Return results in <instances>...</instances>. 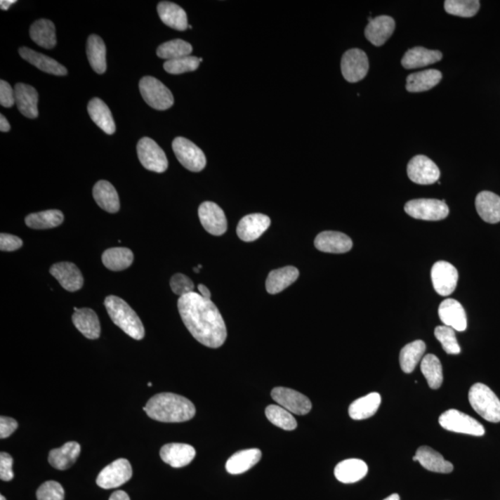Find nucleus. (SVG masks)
<instances>
[{"label":"nucleus","instance_id":"nucleus-57","mask_svg":"<svg viewBox=\"0 0 500 500\" xmlns=\"http://www.w3.org/2000/svg\"><path fill=\"white\" fill-rule=\"evenodd\" d=\"M16 2L15 0H2V1H0V8H1L2 11H8L11 6Z\"/></svg>","mask_w":500,"mask_h":500},{"label":"nucleus","instance_id":"nucleus-53","mask_svg":"<svg viewBox=\"0 0 500 500\" xmlns=\"http://www.w3.org/2000/svg\"><path fill=\"white\" fill-rule=\"evenodd\" d=\"M17 428H18V423L14 419L5 416L0 418V438L10 437Z\"/></svg>","mask_w":500,"mask_h":500},{"label":"nucleus","instance_id":"nucleus-22","mask_svg":"<svg viewBox=\"0 0 500 500\" xmlns=\"http://www.w3.org/2000/svg\"><path fill=\"white\" fill-rule=\"evenodd\" d=\"M74 327L86 338L98 339L100 336L101 327L97 313L88 308L77 309L74 308V313L72 317Z\"/></svg>","mask_w":500,"mask_h":500},{"label":"nucleus","instance_id":"nucleus-61","mask_svg":"<svg viewBox=\"0 0 500 500\" xmlns=\"http://www.w3.org/2000/svg\"><path fill=\"white\" fill-rule=\"evenodd\" d=\"M147 386H150H150H152V383H147Z\"/></svg>","mask_w":500,"mask_h":500},{"label":"nucleus","instance_id":"nucleus-13","mask_svg":"<svg viewBox=\"0 0 500 500\" xmlns=\"http://www.w3.org/2000/svg\"><path fill=\"white\" fill-rule=\"evenodd\" d=\"M409 178L418 185H433L438 181L440 171L438 165L426 156L418 155L411 159L408 168Z\"/></svg>","mask_w":500,"mask_h":500},{"label":"nucleus","instance_id":"nucleus-23","mask_svg":"<svg viewBox=\"0 0 500 500\" xmlns=\"http://www.w3.org/2000/svg\"><path fill=\"white\" fill-rule=\"evenodd\" d=\"M15 92V103L17 107L25 117L36 119L39 116V93L33 86L25 84H17L14 87Z\"/></svg>","mask_w":500,"mask_h":500},{"label":"nucleus","instance_id":"nucleus-43","mask_svg":"<svg viewBox=\"0 0 500 500\" xmlns=\"http://www.w3.org/2000/svg\"><path fill=\"white\" fill-rule=\"evenodd\" d=\"M192 51L193 48L190 44L182 39H174L162 44L157 49V55L161 59L171 60L188 57L192 53Z\"/></svg>","mask_w":500,"mask_h":500},{"label":"nucleus","instance_id":"nucleus-52","mask_svg":"<svg viewBox=\"0 0 500 500\" xmlns=\"http://www.w3.org/2000/svg\"><path fill=\"white\" fill-rule=\"evenodd\" d=\"M22 240L15 235L8 234H1L0 235V249L2 251H15L21 249Z\"/></svg>","mask_w":500,"mask_h":500},{"label":"nucleus","instance_id":"nucleus-58","mask_svg":"<svg viewBox=\"0 0 500 500\" xmlns=\"http://www.w3.org/2000/svg\"><path fill=\"white\" fill-rule=\"evenodd\" d=\"M383 500H400V498L397 494H392V495L388 496V498Z\"/></svg>","mask_w":500,"mask_h":500},{"label":"nucleus","instance_id":"nucleus-62","mask_svg":"<svg viewBox=\"0 0 500 500\" xmlns=\"http://www.w3.org/2000/svg\"><path fill=\"white\" fill-rule=\"evenodd\" d=\"M203 60L202 58H199V62L202 63Z\"/></svg>","mask_w":500,"mask_h":500},{"label":"nucleus","instance_id":"nucleus-16","mask_svg":"<svg viewBox=\"0 0 500 500\" xmlns=\"http://www.w3.org/2000/svg\"><path fill=\"white\" fill-rule=\"evenodd\" d=\"M271 225V219L267 215L255 213L246 215L238 223V237L244 242L257 240Z\"/></svg>","mask_w":500,"mask_h":500},{"label":"nucleus","instance_id":"nucleus-39","mask_svg":"<svg viewBox=\"0 0 500 500\" xmlns=\"http://www.w3.org/2000/svg\"><path fill=\"white\" fill-rule=\"evenodd\" d=\"M133 254L126 248L107 249L103 254V263L106 268L113 272L124 271L132 265Z\"/></svg>","mask_w":500,"mask_h":500},{"label":"nucleus","instance_id":"nucleus-41","mask_svg":"<svg viewBox=\"0 0 500 500\" xmlns=\"http://www.w3.org/2000/svg\"><path fill=\"white\" fill-rule=\"evenodd\" d=\"M426 343L421 341V340H416V341L409 343L401 350L400 362V367L404 373L411 374L415 370L418 363L420 362L421 357L426 353Z\"/></svg>","mask_w":500,"mask_h":500},{"label":"nucleus","instance_id":"nucleus-24","mask_svg":"<svg viewBox=\"0 0 500 500\" xmlns=\"http://www.w3.org/2000/svg\"><path fill=\"white\" fill-rule=\"evenodd\" d=\"M19 54L26 62L36 66L40 71L46 72V74L64 77L68 72L65 67L52 59V58L39 53V52L26 48V46H22L19 49Z\"/></svg>","mask_w":500,"mask_h":500},{"label":"nucleus","instance_id":"nucleus-32","mask_svg":"<svg viewBox=\"0 0 500 500\" xmlns=\"http://www.w3.org/2000/svg\"><path fill=\"white\" fill-rule=\"evenodd\" d=\"M87 112L92 121L105 133L107 135H113L115 133L116 125L112 112L100 98H95L90 100L87 106Z\"/></svg>","mask_w":500,"mask_h":500},{"label":"nucleus","instance_id":"nucleus-3","mask_svg":"<svg viewBox=\"0 0 500 500\" xmlns=\"http://www.w3.org/2000/svg\"><path fill=\"white\" fill-rule=\"evenodd\" d=\"M104 304L115 325L133 339L144 338L145 328L140 318L124 299L116 296H109L105 298Z\"/></svg>","mask_w":500,"mask_h":500},{"label":"nucleus","instance_id":"nucleus-35","mask_svg":"<svg viewBox=\"0 0 500 500\" xmlns=\"http://www.w3.org/2000/svg\"><path fill=\"white\" fill-rule=\"evenodd\" d=\"M30 37L34 43L46 49L54 48L57 45L56 28L49 20L34 22L30 28Z\"/></svg>","mask_w":500,"mask_h":500},{"label":"nucleus","instance_id":"nucleus-47","mask_svg":"<svg viewBox=\"0 0 500 500\" xmlns=\"http://www.w3.org/2000/svg\"><path fill=\"white\" fill-rule=\"evenodd\" d=\"M199 58L188 56L179 58V59L166 60L164 68L168 74H185V72L196 71L199 68Z\"/></svg>","mask_w":500,"mask_h":500},{"label":"nucleus","instance_id":"nucleus-4","mask_svg":"<svg viewBox=\"0 0 500 500\" xmlns=\"http://www.w3.org/2000/svg\"><path fill=\"white\" fill-rule=\"evenodd\" d=\"M469 401L480 416L490 423H499L500 400L487 386L475 383L469 391Z\"/></svg>","mask_w":500,"mask_h":500},{"label":"nucleus","instance_id":"nucleus-21","mask_svg":"<svg viewBox=\"0 0 500 500\" xmlns=\"http://www.w3.org/2000/svg\"><path fill=\"white\" fill-rule=\"evenodd\" d=\"M395 21L392 17L379 16L369 19L367 27L365 29V37L373 45L383 46L393 34Z\"/></svg>","mask_w":500,"mask_h":500},{"label":"nucleus","instance_id":"nucleus-51","mask_svg":"<svg viewBox=\"0 0 500 500\" xmlns=\"http://www.w3.org/2000/svg\"><path fill=\"white\" fill-rule=\"evenodd\" d=\"M0 104L5 107H11L15 104V92L4 80L0 81Z\"/></svg>","mask_w":500,"mask_h":500},{"label":"nucleus","instance_id":"nucleus-5","mask_svg":"<svg viewBox=\"0 0 500 500\" xmlns=\"http://www.w3.org/2000/svg\"><path fill=\"white\" fill-rule=\"evenodd\" d=\"M142 98L148 106L159 110L170 109L174 103L173 94L161 81L152 77H145L139 82Z\"/></svg>","mask_w":500,"mask_h":500},{"label":"nucleus","instance_id":"nucleus-49","mask_svg":"<svg viewBox=\"0 0 500 500\" xmlns=\"http://www.w3.org/2000/svg\"><path fill=\"white\" fill-rule=\"evenodd\" d=\"M170 286L173 292L180 298L183 296L188 295L189 293L194 292V283L191 279L183 273H176L170 281Z\"/></svg>","mask_w":500,"mask_h":500},{"label":"nucleus","instance_id":"nucleus-18","mask_svg":"<svg viewBox=\"0 0 500 500\" xmlns=\"http://www.w3.org/2000/svg\"><path fill=\"white\" fill-rule=\"evenodd\" d=\"M438 315L446 327H452L455 331L463 332L467 329V317L464 308L455 299L444 301L439 306Z\"/></svg>","mask_w":500,"mask_h":500},{"label":"nucleus","instance_id":"nucleus-31","mask_svg":"<svg viewBox=\"0 0 500 500\" xmlns=\"http://www.w3.org/2000/svg\"><path fill=\"white\" fill-rule=\"evenodd\" d=\"M93 197L97 204L110 213H116L120 209L117 191L110 182L98 181L93 188Z\"/></svg>","mask_w":500,"mask_h":500},{"label":"nucleus","instance_id":"nucleus-19","mask_svg":"<svg viewBox=\"0 0 500 500\" xmlns=\"http://www.w3.org/2000/svg\"><path fill=\"white\" fill-rule=\"evenodd\" d=\"M314 245L320 251L341 254L350 251L353 243L350 237L342 232L325 231L317 235Z\"/></svg>","mask_w":500,"mask_h":500},{"label":"nucleus","instance_id":"nucleus-48","mask_svg":"<svg viewBox=\"0 0 500 500\" xmlns=\"http://www.w3.org/2000/svg\"><path fill=\"white\" fill-rule=\"evenodd\" d=\"M39 500H64L63 485L56 481H46L37 491Z\"/></svg>","mask_w":500,"mask_h":500},{"label":"nucleus","instance_id":"nucleus-46","mask_svg":"<svg viewBox=\"0 0 500 500\" xmlns=\"http://www.w3.org/2000/svg\"><path fill=\"white\" fill-rule=\"evenodd\" d=\"M435 336L441 343L442 348L449 355H458L461 353L457 337H456L455 330L452 327L442 325L435 329Z\"/></svg>","mask_w":500,"mask_h":500},{"label":"nucleus","instance_id":"nucleus-28","mask_svg":"<svg viewBox=\"0 0 500 500\" xmlns=\"http://www.w3.org/2000/svg\"><path fill=\"white\" fill-rule=\"evenodd\" d=\"M475 207L479 216L488 223L500 222V197L489 191H482L478 195Z\"/></svg>","mask_w":500,"mask_h":500},{"label":"nucleus","instance_id":"nucleus-14","mask_svg":"<svg viewBox=\"0 0 500 500\" xmlns=\"http://www.w3.org/2000/svg\"><path fill=\"white\" fill-rule=\"evenodd\" d=\"M272 397L279 406L283 407L292 414L306 415L312 411V405L309 398L293 389L273 388Z\"/></svg>","mask_w":500,"mask_h":500},{"label":"nucleus","instance_id":"nucleus-37","mask_svg":"<svg viewBox=\"0 0 500 500\" xmlns=\"http://www.w3.org/2000/svg\"><path fill=\"white\" fill-rule=\"evenodd\" d=\"M442 79V74L438 70H426L415 72L407 77L406 89L411 93L427 91L437 86Z\"/></svg>","mask_w":500,"mask_h":500},{"label":"nucleus","instance_id":"nucleus-8","mask_svg":"<svg viewBox=\"0 0 500 500\" xmlns=\"http://www.w3.org/2000/svg\"><path fill=\"white\" fill-rule=\"evenodd\" d=\"M173 150L180 164L189 171L199 173L207 164L204 152L187 138H176L174 139Z\"/></svg>","mask_w":500,"mask_h":500},{"label":"nucleus","instance_id":"nucleus-44","mask_svg":"<svg viewBox=\"0 0 500 500\" xmlns=\"http://www.w3.org/2000/svg\"><path fill=\"white\" fill-rule=\"evenodd\" d=\"M266 417L272 424L279 428L293 431L298 426L296 419L291 412L287 411L283 407L279 405H270L267 407Z\"/></svg>","mask_w":500,"mask_h":500},{"label":"nucleus","instance_id":"nucleus-56","mask_svg":"<svg viewBox=\"0 0 500 500\" xmlns=\"http://www.w3.org/2000/svg\"><path fill=\"white\" fill-rule=\"evenodd\" d=\"M197 289H199L200 295H202L203 298L211 299V294L207 287L203 286V284H199V286L197 287Z\"/></svg>","mask_w":500,"mask_h":500},{"label":"nucleus","instance_id":"nucleus-17","mask_svg":"<svg viewBox=\"0 0 500 500\" xmlns=\"http://www.w3.org/2000/svg\"><path fill=\"white\" fill-rule=\"evenodd\" d=\"M49 272L57 279L60 286L67 291H78L84 286L82 272L74 263H67V261L55 263L51 266Z\"/></svg>","mask_w":500,"mask_h":500},{"label":"nucleus","instance_id":"nucleus-59","mask_svg":"<svg viewBox=\"0 0 500 500\" xmlns=\"http://www.w3.org/2000/svg\"><path fill=\"white\" fill-rule=\"evenodd\" d=\"M199 269H200L199 267L197 266V267H196V268H194V271L196 272H197V273H199Z\"/></svg>","mask_w":500,"mask_h":500},{"label":"nucleus","instance_id":"nucleus-2","mask_svg":"<svg viewBox=\"0 0 500 500\" xmlns=\"http://www.w3.org/2000/svg\"><path fill=\"white\" fill-rule=\"evenodd\" d=\"M144 411L148 417L162 423H184L196 414L190 400L173 393L155 395L147 401Z\"/></svg>","mask_w":500,"mask_h":500},{"label":"nucleus","instance_id":"nucleus-1","mask_svg":"<svg viewBox=\"0 0 500 500\" xmlns=\"http://www.w3.org/2000/svg\"><path fill=\"white\" fill-rule=\"evenodd\" d=\"M180 315L194 338L206 347H222L228 337L225 322L211 299L192 292L178 301Z\"/></svg>","mask_w":500,"mask_h":500},{"label":"nucleus","instance_id":"nucleus-38","mask_svg":"<svg viewBox=\"0 0 500 500\" xmlns=\"http://www.w3.org/2000/svg\"><path fill=\"white\" fill-rule=\"evenodd\" d=\"M106 46L101 39L91 34L87 40L86 53L92 69L98 74H103L107 70Z\"/></svg>","mask_w":500,"mask_h":500},{"label":"nucleus","instance_id":"nucleus-29","mask_svg":"<svg viewBox=\"0 0 500 500\" xmlns=\"http://www.w3.org/2000/svg\"><path fill=\"white\" fill-rule=\"evenodd\" d=\"M442 58L443 54L440 51H430L423 46H416L406 52L401 63L405 69H417L438 63L442 60Z\"/></svg>","mask_w":500,"mask_h":500},{"label":"nucleus","instance_id":"nucleus-15","mask_svg":"<svg viewBox=\"0 0 500 500\" xmlns=\"http://www.w3.org/2000/svg\"><path fill=\"white\" fill-rule=\"evenodd\" d=\"M199 217L203 228L212 235H223L228 231L225 212L213 202H203L199 206Z\"/></svg>","mask_w":500,"mask_h":500},{"label":"nucleus","instance_id":"nucleus-27","mask_svg":"<svg viewBox=\"0 0 500 500\" xmlns=\"http://www.w3.org/2000/svg\"><path fill=\"white\" fill-rule=\"evenodd\" d=\"M80 445L77 442H67L60 449L49 452L48 462L55 469L64 471L71 468L79 458Z\"/></svg>","mask_w":500,"mask_h":500},{"label":"nucleus","instance_id":"nucleus-25","mask_svg":"<svg viewBox=\"0 0 500 500\" xmlns=\"http://www.w3.org/2000/svg\"><path fill=\"white\" fill-rule=\"evenodd\" d=\"M414 461L420 462L421 466L430 472L449 473L454 469L452 462L446 461L440 453L429 447H419Z\"/></svg>","mask_w":500,"mask_h":500},{"label":"nucleus","instance_id":"nucleus-36","mask_svg":"<svg viewBox=\"0 0 500 500\" xmlns=\"http://www.w3.org/2000/svg\"><path fill=\"white\" fill-rule=\"evenodd\" d=\"M381 404V396L376 392L367 396L357 398L348 409V414L353 420L360 421L374 416Z\"/></svg>","mask_w":500,"mask_h":500},{"label":"nucleus","instance_id":"nucleus-33","mask_svg":"<svg viewBox=\"0 0 500 500\" xmlns=\"http://www.w3.org/2000/svg\"><path fill=\"white\" fill-rule=\"evenodd\" d=\"M298 270L293 266L273 270L269 273L268 278L266 280L267 292L272 294V295H275V294L283 291L290 284L295 283L296 279L298 278Z\"/></svg>","mask_w":500,"mask_h":500},{"label":"nucleus","instance_id":"nucleus-54","mask_svg":"<svg viewBox=\"0 0 500 500\" xmlns=\"http://www.w3.org/2000/svg\"><path fill=\"white\" fill-rule=\"evenodd\" d=\"M109 500H130V498L129 496L127 495V493L124 492V491L118 490L115 491L114 493H112V495L110 496Z\"/></svg>","mask_w":500,"mask_h":500},{"label":"nucleus","instance_id":"nucleus-20","mask_svg":"<svg viewBox=\"0 0 500 500\" xmlns=\"http://www.w3.org/2000/svg\"><path fill=\"white\" fill-rule=\"evenodd\" d=\"M159 455L162 461L173 468L187 466L196 456V449L190 445L170 443L162 447Z\"/></svg>","mask_w":500,"mask_h":500},{"label":"nucleus","instance_id":"nucleus-6","mask_svg":"<svg viewBox=\"0 0 500 500\" xmlns=\"http://www.w3.org/2000/svg\"><path fill=\"white\" fill-rule=\"evenodd\" d=\"M438 421L439 424L447 431L475 435V437H482L485 435L484 426L478 421L457 409H449L445 412L439 417Z\"/></svg>","mask_w":500,"mask_h":500},{"label":"nucleus","instance_id":"nucleus-50","mask_svg":"<svg viewBox=\"0 0 500 500\" xmlns=\"http://www.w3.org/2000/svg\"><path fill=\"white\" fill-rule=\"evenodd\" d=\"M13 459L6 452L0 453V479L8 482L14 478L13 472Z\"/></svg>","mask_w":500,"mask_h":500},{"label":"nucleus","instance_id":"nucleus-11","mask_svg":"<svg viewBox=\"0 0 500 500\" xmlns=\"http://www.w3.org/2000/svg\"><path fill=\"white\" fill-rule=\"evenodd\" d=\"M341 71L348 82L356 83L364 79L369 71L367 55L362 49H350L343 55Z\"/></svg>","mask_w":500,"mask_h":500},{"label":"nucleus","instance_id":"nucleus-10","mask_svg":"<svg viewBox=\"0 0 500 500\" xmlns=\"http://www.w3.org/2000/svg\"><path fill=\"white\" fill-rule=\"evenodd\" d=\"M132 475L130 462L126 459H118L101 471L97 478V484L103 489H112L129 481Z\"/></svg>","mask_w":500,"mask_h":500},{"label":"nucleus","instance_id":"nucleus-55","mask_svg":"<svg viewBox=\"0 0 500 500\" xmlns=\"http://www.w3.org/2000/svg\"><path fill=\"white\" fill-rule=\"evenodd\" d=\"M11 130V124L4 115L0 116V131L1 132H8Z\"/></svg>","mask_w":500,"mask_h":500},{"label":"nucleus","instance_id":"nucleus-45","mask_svg":"<svg viewBox=\"0 0 500 500\" xmlns=\"http://www.w3.org/2000/svg\"><path fill=\"white\" fill-rule=\"evenodd\" d=\"M480 2L478 0H447L445 1V10L452 15L471 18L478 13Z\"/></svg>","mask_w":500,"mask_h":500},{"label":"nucleus","instance_id":"nucleus-40","mask_svg":"<svg viewBox=\"0 0 500 500\" xmlns=\"http://www.w3.org/2000/svg\"><path fill=\"white\" fill-rule=\"evenodd\" d=\"M64 215L58 209H48L37 213L29 214L25 218V223L28 228L36 230H45L57 228L62 225Z\"/></svg>","mask_w":500,"mask_h":500},{"label":"nucleus","instance_id":"nucleus-60","mask_svg":"<svg viewBox=\"0 0 500 500\" xmlns=\"http://www.w3.org/2000/svg\"><path fill=\"white\" fill-rule=\"evenodd\" d=\"M0 500H6L5 496L2 495L0 496Z\"/></svg>","mask_w":500,"mask_h":500},{"label":"nucleus","instance_id":"nucleus-12","mask_svg":"<svg viewBox=\"0 0 500 500\" xmlns=\"http://www.w3.org/2000/svg\"><path fill=\"white\" fill-rule=\"evenodd\" d=\"M431 278L435 292L442 296H447L452 295L457 287L459 272L452 264L438 261L433 266Z\"/></svg>","mask_w":500,"mask_h":500},{"label":"nucleus","instance_id":"nucleus-9","mask_svg":"<svg viewBox=\"0 0 500 500\" xmlns=\"http://www.w3.org/2000/svg\"><path fill=\"white\" fill-rule=\"evenodd\" d=\"M139 161L145 169L155 173H164L168 169V159L162 148L153 139L143 138L139 140L138 147Z\"/></svg>","mask_w":500,"mask_h":500},{"label":"nucleus","instance_id":"nucleus-7","mask_svg":"<svg viewBox=\"0 0 500 500\" xmlns=\"http://www.w3.org/2000/svg\"><path fill=\"white\" fill-rule=\"evenodd\" d=\"M406 213L414 219L440 221L449 216V209L445 200L433 199H414L407 202Z\"/></svg>","mask_w":500,"mask_h":500},{"label":"nucleus","instance_id":"nucleus-34","mask_svg":"<svg viewBox=\"0 0 500 500\" xmlns=\"http://www.w3.org/2000/svg\"><path fill=\"white\" fill-rule=\"evenodd\" d=\"M261 458V452L257 449L241 450L232 455L226 462V471L231 475H240L251 469Z\"/></svg>","mask_w":500,"mask_h":500},{"label":"nucleus","instance_id":"nucleus-30","mask_svg":"<svg viewBox=\"0 0 500 500\" xmlns=\"http://www.w3.org/2000/svg\"><path fill=\"white\" fill-rule=\"evenodd\" d=\"M158 13L162 22L169 27L176 29L177 31H185L188 27L187 13L176 3L159 2Z\"/></svg>","mask_w":500,"mask_h":500},{"label":"nucleus","instance_id":"nucleus-42","mask_svg":"<svg viewBox=\"0 0 500 500\" xmlns=\"http://www.w3.org/2000/svg\"><path fill=\"white\" fill-rule=\"evenodd\" d=\"M421 373L426 377L428 386L432 389H438L443 383V368L440 360L434 354L423 357L421 363Z\"/></svg>","mask_w":500,"mask_h":500},{"label":"nucleus","instance_id":"nucleus-26","mask_svg":"<svg viewBox=\"0 0 500 500\" xmlns=\"http://www.w3.org/2000/svg\"><path fill=\"white\" fill-rule=\"evenodd\" d=\"M368 466L359 459H348L339 462L334 469V476L343 484H353L365 478Z\"/></svg>","mask_w":500,"mask_h":500}]
</instances>
